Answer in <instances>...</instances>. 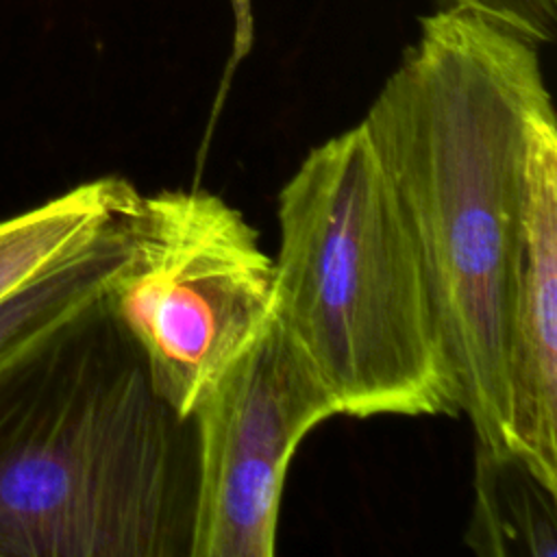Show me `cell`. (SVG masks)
I'll list each match as a JSON object with an SVG mask.
<instances>
[{
  "instance_id": "1",
  "label": "cell",
  "mask_w": 557,
  "mask_h": 557,
  "mask_svg": "<svg viewBox=\"0 0 557 557\" xmlns=\"http://www.w3.org/2000/svg\"><path fill=\"white\" fill-rule=\"evenodd\" d=\"M550 104L537 44L479 11L437 7L361 120L424 263L459 413L494 450H511L509 298L527 141Z\"/></svg>"
},
{
  "instance_id": "2",
  "label": "cell",
  "mask_w": 557,
  "mask_h": 557,
  "mask_svg": "<svg viewBox=\"0 0 557 557\" xmlns=\"http://www.w3.org/2000/svg\"><path fill=\"white\" fill-rule=\"evenodd\" d=\"M196 429L107 292L0 366V557H189Z\"/></svg>"
},
{
  "instance_id": "3",
  "label": "cell",
  "mask_w": 557,
  "mask_h": 557,
  "mask_svg": "<svg viewBox=\"0 0 557 557\" xmlns=\"http://www.w3.org/2000/svg\"><path fill=\"white\" fill-rule=\"evenodd\" d=\"M272 315L337 413L457 416L424 263L363 122L278 191Z\"/></svg>"
},
{
  "instance_id": "4",
  "label": "cell",
  "mask_w": 557,
  "mask_h": 557,
  "mask_svg": "<svg viewBox=\"0 0 557 557\" xmlns=\"http://www.w3.org/2000/svg\"><path fill=\"white\" fill-rule=\"evenodd\" d=\"M272 294L274 259L235 207L202 189H165L141 194L107 300L157 394L189 418L270 320Z\"/></svg>"
},
{
  "instance_id": "5",
  "label": "cell",
  "mask_w": 557,
  "mask_h": 557,
  "mask_svg": "<svg viewBox=\"0 0 557 557\" xmlns=\"http://www.w3.org/2000/svg\"><path fill=\"white\" fill-rule=\"evenodd\" d=\"M339 416L274 315L191 411L196 503L189 557H272L287 466Z\"/></svg>"
},
{
  "instance_id": "6",
  "label": "cell",
  "mask_w": 557,
  "mask_h": 557,
  "mask_svg": "<svg viewBox=\"0 0 557 557\" xmlns=\"http://www.w3.org/2000/svg\"><path fill=\"white\" fill-rule=\"evenodd\" d=\"M509 448L557 490V117L529 131L509 298Z\"/></svg>"
},
{
  "instance_id": "7",
  "label": "cell",
  "mask_w": 557,
  "mask_h": 557,
  "mask_svg": "<svg viewBox=\"0 0 557 557\" xmlns=\"http://www.w3.org/2000/svg\"><path fill=\"white\" fill-rule=\"evenodd\" d=\"M139 196L126 178L100 176L0 220V300L81 250Z\"/></svg>"
},
{
  "instance_id": "8",
  "label": "cell",
  "mask_w": 557,
  "mask_h": 557,
  "mask_svg": "<svg viewBox=\"0 0 557 557\" xmlns=\"http://www.w3.org/2000/svg\"><path fill=\"white\" fill-rule=\"evenodd\" d=\"M466 546L483 557H557V490L516 453L474 442Z\"/></svg>"
},
{
  "instance_id": "9",
  "label": "cell",
  "mask_w": 557,
  "mask_h": 557,
  "mask_svg": "<svg viewBox=\"0 0 557 557\" xmlns=\"http://www.w3.org/2000/svg\"><path fill=\"white\" fill-rule=\"evenodd\" d=\"M139 200L81 250L0 300V366L109 289L128 257Z\"/></svg>"
},
{
  "instance_id": "10",
  "label": "cell",
  "mask_w": 557,
  "mask_h": 557,
  "mask_svg": "<svg viewBox=\"0 0 557 557\" xmlns=\"http://www.w3.org/2000/svg\"><path fill=\"white\" fill-rule=\"evenodd\" d=\"M440 7L479 11L513 28L533 44H553L557 37V0H437Z\"/></svg>"
}]
</instances>
